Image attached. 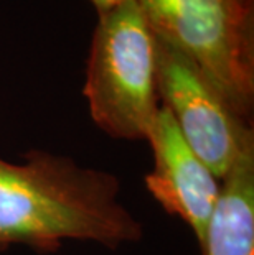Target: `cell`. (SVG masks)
I'll return each instance as SVG.
<instances>
[{
  "label": "cell",
  "instance_id": "5b68a950",
  "mask_svg": "<svg viewBox=\"0 0 254 255\" xmlns=\"http://www.w3.org/2000/svg\"><path fill=\"white\" fill-rule=\"evenodd\" d=\"M147 142L154 155L152 171L145 176L147 191L165 213L187 222L202 246L221 181L187 145L165 107H160Z\"/></svg>",
  "mask_w": 254,
  "mask_h": 255
},
{
  "label": "cell",
  "instance_id": "7a4b0ae2",
  "mask_svg": "<svg viewBox=\"0 0 254 255\" xmlns=\"http://www.w3.org/2000/svg\"><path fill=\"white\" fill-rule=\"evenodd\" d=\"M83 94L89 116L119 140H147L160 112L157 36L137 0L99 15Z\"/></svg>",
  "mask_w": 254,
  "mask_h": 255
},
{
  "label": "cell",
  "instance_id": "ba28073f",
  "mask_svg": "<svg viewBox=\"0 0 254 255\" xmlns=\"http://www.w3.org/2000/svg\"><path fill=\"white\" fill-rule=\"evenodd\" d=\"M246 2H250V3H254V0H246Z\"/></svg>",
  "mask_w": 254,
  "mask_h": 255
},
{
  "label": "cell",
  "instance_id": "8992f818",
  "mask_svg": "<svg viewBox=\"0 0 254 255\" xmlns=\"http://www.w3.org/2000/svg\"><path fill=\"white\" fill-rule=\"evenodd\" d=\"M205 255H254V145L221 180V193L207 227Z\"/></svg>",
  "mask_w": 254,
  "mask_h": 255
},
{
  "label": "cell",
  "instance_id": "3957f363",
  "mask_svg": "<svg viewBox=\"0 0 254 255\" xmlns=\"http://www.w3.org/2000/svg\"><path fill=\"white\" fill-rule=\"evenodd\" d=\"M157 38L192 59L253 124L254 3L246 0H137Z\"/></svg>",
  "mask_w": 254,
  "mask_h": 255
},
{
  "label": "cell",
  "instance_id": "277c9868",
  "mask_svg": "<svg viewBox=\"0 0 254 255\" xmlns=\"http://www.w3.org/2000/svg\"><path fill=\"white\" fill-rule=\"evenodd\" d=\"M160 104L170 112L183 140L221 181L248 146L253 124L238 114L192 59L157 38Z\"/></svg>",
  "mask_w": 254,
  "mask_h": 255
},
{
  "label": "cell",
  "instance_id": "52a82bcc",
  "mask_svg": "<svg viewBox=\"0 0 254 255\" xmlns=\"http://www.w3.org/2000/svg\"><path fill=\"white\" fill-rule=\"evenodd\" d=\"M89 2L94 7L96 12H98V15H104L106 12L117 7L119 3H122L124 0H89Z\"/></svg>",
  "mask_w": 254,
  "mask_h": 255
},
{
  "label": "cell",
  "instance_id": "6da1fadb",
  "mask_svg": "<svg viewBox=\"0 0 254 255\" xmlns=\"http://www.w3.org/2000/svg\"><path fill=\"white\" fill-rule=\"evenodd\" d=\"M112 173L31 150L21 163L0 158V246L53 251L63 241L117 249L139 242L142 224L121 203Z\"/></svg>",
  "mask_w": 254,
  "mask_h": 255
}]
</instances>
